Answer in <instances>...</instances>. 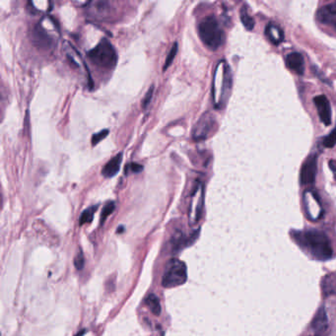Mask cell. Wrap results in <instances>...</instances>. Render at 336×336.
<instances>
[{"instance_id": "1", "label": "cell", "mask_w": 336, "mask_h": 336, "mask_svg": "<svg viewBox=\"0 0 336 336\" xmlns=\"http://www.w3.org/2000/svg\"><path fill=\"white\" fill-rule=\"evenodd\" d=\"M232 86L231 70L226 61H220L216 66L213 85H212V97L216 108H221L228 99Z\"/></svg>"}, {"instance_id": "2", "label": "cell", "mask_w": 336, "mask_h": 336, "mask_svg": "<svg viewBox=\"0 0 336 336\" xmlns=\"http://www.w3.org/2000/svg\"><path fill=\"white\" fill-rule=\"evenodd\" d=\"M304 245L311 256L320 260H326L332 256V248L327 236L319 230H309L302 235Z\"/></svg>"}, {"instance_id": "3", "label": "cell", "mask_w": 336, "mask_h": 336, "mask_svg": "<svg viewBox=\"0 0 336 336\" xmlns=\"http://www.w3.org/2000/svg\"><path fill=\"white\" fill-rule=\"evenodd\" d=\"M198 34L202 42L210 50L215 51L223 43L224 33L214 16H207L198 25Z\"/></svg>"}, {"instance_id": "4", "label": "cell", "mask_w": 336, "mask_h": 336, "mask_svg": "<svg viewBox=\"0 0 336 336\" xmlns=\"http://www.w3.org/2000/svg\"><path fill=\"white\" fill-rule=\"evenodd\" d=\"M87 55L94 64L101 68H115L118 61V55L114 46L106 39L101 40L95 48L90 50Z\"/></svg>"}, {"instance_id": "5", "label": "cell", "mask_w": 336, "mask_h": 336, "mask_svg": "<svg viewBox=\"0 0 336 336\" xmlns=\"http://www.w3.org/2000/svg\"><path fill=\"white\" fill-rule=\"evenodd\" d=\"M188 279V269L185 262L178 259H171L165 269L162 278L164 288H174L185 284Z\"/></svg>"}, {"instance_id": "6", "label": "cell", "mask_w": 336, "mask_h": 336, "mask_svg": "<svg viewBox=\"0 0 336 336\" xmlns=\"http://www.w3.org/2000/svg\"><path fill=\"white\" fill-rule=\"evenodd\" d=\"M216 126V121L214 117L206 113L202 116L195 124L193 131H192V137L195 141H201L209 137V135L212 133Z\"/></svg>"}, {"instance_id": "7", "label": "cell", "mask_w": 336, "mask_h": 336, "mask_svg": "<svg viewBox=\"0 0 336 336\" xmlns=\"http://www.w3.org/2000/svg\"><path fill=\"white\" fill-rule=\"evenodd\" d=\"M203 196H204L203 185L201 183H198L192 192L191 201L189 206V217L192 223H196L201 216Z\"/></svg>"}, {"instance_id": "8", "label": "cell", "mask_w": 336, "mask_h": 336, "mask_svg": "<svg viewBox=\"0 0 336 336\" xmlns=\"http://www.w3.org/2000/svg\"><path fill=\"white\" fill-rule=\"evenodd\" d=\"M304 204L306 212L309 219L316 221L323 215V208L321 202L319 200L318 195L310 190H307L304 193Z\"/></svg>"}, {"instance_id": "9", "label": "cell", "mask_w": 336, "mask_h": 336, "mask_svg": "<svg viewBox=\"0 0 336 336\" xmlns=\"http://www.w3.org/2000/svg\"><path fill=\"white\" fill-rule=\"evenodd\" d=\"M317 155H311L303 164L301 170V182L303 185H312L317 175Z\"/></svg>"}, {"instance_id": "10", "label": "cell", "mask_w": 336, "mask_h": 336, "mask_svg": "<svg viewBox=\"0 0 336 336\" xmlns=\"http://www.w3.org/2000/svg\"><path fill=\"white\" fill-rule=\"evenodd\" d=\"M87 13L90 17H93L95 19H105L107 18L110 13V3L108 1H91L86 6Z\"/></svg>"}, {"instance_id": "11", "label": "cell", "mask_w": 336, "mask_h": 336, "mask_svg": "<svg viewBox=\"0 0 336 336\" xmlns=\"http://www.w3.org/2000/svg\"><path fill=\"white\" fill-rule=\"evenodd\" d=\"M34 40L36 44L43 50H50L54 47V36L48 32L42 25H39L34 30Z\"/></svg>"}, {"instance_id": "12", "label": "cell", "mask_w": 336, "mask_h": 336, "mask_svg": "<svg viewBox=\"0 0 336 336\" xmlns=\"http://www.w3.org/2000/svg\"><path fill=\"white\" fill-rule=\"evenodd\" d=\"M313 102L318 109L321 121H323L325 125H329L331 123V108L327 98L323 95H321L316 97L313 99Z\"/></svg>"}, {"instance_id": "13", "label": "cell", "mask_w": 336, "mask_h": 336, "mask_svg": "<svg viewBox=\"0 0 336 336\" xmlns=\"http://www.w3.org/2000/svg\"><path fill=\"white\" fill-rule=\"evenodd\" d=\"M286 65L299 75H303L305 72V60L302 54L299 53L288 54L286 56Z\"/></svg>"}, {"instance_id": "14", "label": "cell", "mask_w": 336, "mask_h": 336, "mask_svg": "<svg viewBox=\"0 0 336 336\" xmlns=\"http://www.w3.org/2000/svg\"><path fill=\"white\" fill-rule=\"evenodd\" d=\"M327 325H328V319H327L326 311L324 308H321L318 310L317 315L313 318V321L311 323V327L317 334H322L326 330Z\"/></svg>"}, {"instance_id": "15", "label": "cell", "mask_w": 336, "mask_h": 336, "mask_svg": "<svg viewBox=\"0 0 336 336\" xmlns=\"http://www.w3.org/2000/svg\"><path fill=\"white\" fill-rule=\"evenodd\" d=\"M121 162H122V154L119 153L106 164V166L102 170V175H104L105 177L115 176L120 171Z\"/></svg>"}, {"instance_id": "16", "label": "cell", "mask_w": 336, "mask_h": 336, "mask_svg": "<svg viewBox=\"0 0 336 336\" xmlns=\"http://www.w3.org/2000/svg\"><path fill=\"white\" fill-rule=\"evenodd\" d=\"M322 290L325 297L336 296V273H329L323 277Z\"/></svg>"}, {"instance_id": "17", "label": "cell", "mask_w": 336, "mask_h": 336, "mask_svg": "<svg viewBox=\"0 0 336 336\" xmlns=\"http://www.w3.org/2000/svg\"><path fill=\"white\" fill-rule=\"evenodd\" d=\"M265 35L270 41L274 44H279L284 40V33L282 30L273 24H269L266 26Z\"/></svg>"}, {"instance_id": "18", "label": "cell", "mask_w": 336, "mask_h": 336, "mask_svg": "<svg viewBox=\"0 0 336 336\" xmlns=\"http://www.w3.org/2000/svg\"><path fill=\"white\" fill-rule=\"evenodd\" d=\"M65 53H66V56H68V59L70 60V62L75 66L76 68H79V69H86V66L81 58L80 54H78L74 48L69 44V43H66V47H65Z\"/></svg>"}, {"instance_id": "19", "label": "cell", "mask_w": 336, "mask_h": 336, "mask_svg": "<svg viewBox=\"0 0 336 336\" xmlns=\"http://www.w3.org/2000/svg\"><path fill=\"white\" fill-rule=\"evenodd\" d=\"M145 303L147 305L150 310L152 311V313H154L155 316H160L161 313V304L159 301V298L156 296L155 294H150L146 300Z\"/></svg>"}, {"instance_id": "20", "label": "cell", "mask_w": 336, "mask_h": 336, "mask_svg": "<svg viewBox=\"0 0 336 336\" xmlns=\"http://www.w3.org/2000/svg\"><path fill=\"white\" fill-rule=\"evenodd\" d=\"M331 15H336V2L331 3L327 6H325L320 13V19L322 21H328V18L331 17Z\"/></svg>"}, {"instance_id": "21", "label": "cell", "mask_w": 336, "mask_h": 336, "mask_svg": "<svg viewBox=\"0 0 336 336\" xmlns=\"http://www.w3.org/2000/svg\"><path fill=\"white\" fill-rule=\"evenodd\" d=\"M241 20L243 26L248 30H253L255 27V21L254 19L249 15L247 8L243 6L241 10Z\"/></svg>"}, {"instance_id": "22", "label": "cell", "mask_w": 336, "mask_h": 336, "mask_svg": "<svg viewBox=\"0 0 336 336\" xmlns=\"http://www.w3.org/2000/svg\"><path fill=\"white\" fill-rule=\"evenodd\" d=\"M96 210H97V206H92V207L86 209L85 211H83V213L81 214L80 217V225L86 224V223H90L93 220Z\"/></svg>"}, {"instance_id": "23", "label": "cell", "mask_w": 336, "mask_h": 336, "mask_svg": "<svg viewBox=\"0 0 336 336\" xmlns=\"http://www.w3.org/2000/svg\"><path fill=\"white\" fill-rule=\"evenodd\" d=\"M116 208V204L114 201H109L105 205L103 211H102V215H101V223H104L105 220L108 218V215H110L114 210Z\"/></svg>"}, {"instance_id": "24", "label": "cell", "mask_w": 336, "mask_h": 336, "mask_svg": "<svg viewBox=\"0 0 336 336\" xmlns=\"http://www.w3.org/2000/svg\"><path fill=\"white\" fill-rule=\"evenodd\" d=\"M176 53H177V43L175 42L174 46L172 47L170 53L167 55V58H166V61H165V65H164V68H163L164 70H166L167 68H169V66L172 64V62H173L174 59H175Z\"/></svg>"}, {"instance_id": "25", "label": "cell", "mask_w": 336, "mask_h": 336, "mask_svg": "<svg viewBox=\"0 0 336 336\" xmlns=\"http://www.w3.org/2000/svg\"><path fill=\"white\" fill-rule=\"evenodd\" d=\"M336 144V128L331 131V133L326 136L323 140V145L327 148H332Z\"/></svg>"}, {"instance_id": "26", "label": "cell", "mask_w": 336, "mask_h": 336, "mask_svg": "<svg viewBox=\"0 0 336 336\" xmlns=\"http://www.w3.org/2000/svg\"><path fill=\"white\" fill-rule=\"evenodd\" d=\"M108 135V129H104L98 133H95L93 136H92V144L93 145H97L99 142H101L104 138H106Z\"/></svg>"}, {"instance_id": "27", "label": "cell", "mask_w": 336, "mask_h": 336, "mask_svg": "<svg viewBox=\"0 0 336 336\" xmlns=\"http://www.w3.org/2000/svg\"><path fill=\"white\" fill-rule=\"evenodd\" d=\"M153 93H154V86H151L150 89L148 90V92L145 95L143 101H142V107L143 108H146L150 105L151 103V100L153 98Z\"/></svg>"}, {"instance_id": "28", "label": "cell", "mask_w": 336, "mask_h": 336, "mask_svg": "<svg viewBox=\"0 0 336 336\" xmlns=\"http://www.w3.org/2000/svg\"><path fill=\"white\" fill-rule=\"evenodd\" d=\"M84 263H85V259H84V256H83V254L82 252H80V254H78L75 259H74V264H75V267L77 269H81L84 267Z\"/></svg>"}, {"instance_id": "29", "label": "cell", "mask_w": 336, "mask_h": 336, "mask_svg": "<svg viewBox=\"0 0 336 336\" xmlns=\"http://www.w3.org/2000/svg\"><path fill=\"white\" fill-rule=\"evenodd\" d=\"M128 168H130L131 171L135 172V173H139V172H141L143 170V166L138 165V164H130L128 166Z\"/></svg>"}, {"instance_id": "30", "label": "cell", "mask_w": 336, "mask_h": 336, "mask_svg": "<svg viewBox=\"0 0 336 336\" xmlns=\"http://www.w3.org/2000/svg\"><path fill=\"white\" fill-rule=\"evenodd\" d=\"M329 168H330V170L333 172V175H334V177H335L336 180V162H329Z\"/></svg>"}, {"instance_id": "31", "label": "cell", "mask_w": 336, "mask_h": 336, "mask_svg": "<svg viewBox=\"0 0 336 336\" xmlns=\"http://www.w3.org/2000/svg\"><path fill=\"white\" fill-rule=\"evenodd\" d=\"M84 332H85V331H84V330H83V331H81L80 333H78V334H77V336H82V335H83V334H84Z\"/></svg>"}, {"instance_id": "32", "label": "cell", "mask_w": 336, "mask_h": 336, "mask_svg": "<svg viewBox=\"0 0 336 336\" xmlns=\"http://www.w3.org/2000/svg\"><path fill=\"white\" fill-rule=\"evenodd\" d=\"M334 28H335V30H336V23H335V25H334Z\"/></svg>"}]
</instances>
